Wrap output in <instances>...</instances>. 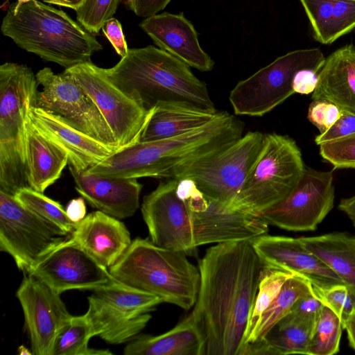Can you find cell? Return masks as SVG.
<instances>
[{
  "mask_svg": "<svg viewBox=\"0 0 355 355\" xmlns=\"http://www.w3.org/2000/svg\"><path fill=\"white\" fill-rule=\"evenodd\" d=\"M171 0H125V5L136 15L149 17L164 10Z\"/></svg>",
  "mask_w": 355,
  "mask_h": 355,
  "instance_id": "obj_42",
  "label": "cell"
},
{
  "mask_svg": "<svg viewBox=\"0 0 355 355\" xmlns=\"http://www.w3.org/2000/svg\"><path fill=\"white\" fill-rule=\"evenodd\" d=\"M300 239L304 246L329 267L355 295V235L331 232Z\"/></svg>",
  "mask_w": 355,
  "mask_h": 355,
  "instance_id": "obj_27",
  "label": "cell"
},
{
  "mask_svg": "<svg viewBox=\"0 0 355 355\" xmlns=\"http://www.w3.org/2000/svg\"><path fill=\"white\" fill-rule=\"evenodd\" d=\"M315 39L330 44L355 28V0H300Z\"/></svg>",
  "mask_w": 355,
  "mask_h": 355,
  "instance_id": "obj_26",
  "label": "cell"
},
{
  "mask_svg": "<svg viewBox=\"0 0 355 355\" xmlns=\"http://www.w3.org/2000/svg\"><path fill=\"white\" fill-rule=\"evenodd\" d=\"M1 30L21 49L70 68L91 62V56L103 49L94 35L63 10L37 1L12 3Z\"/></svg>",
  "mask_w": 355,
  "mask_h": 355,
  "instance_id": "obj_4",
  "label": "cell"
},
{
  "mask_svg": "<svg viewBox=\"0 0 355 355\" xmlns=\"http://www.w3.org/2000/svg\"><path fill=\"white\" fill-rule=\"evenodd\" d=\"M293 275L283 270L265 268L249 317L245 340L263 313L277 297L284 283Z\"/></svg>",
  "mask_w": 355,
  "mask_h": 355,
  "instance_id": "obj_34",
  "label": "cell"
},
{
  "mask_svg": "<svg viewBox=\"0 0 355 355\" xmlns=\"http://www.w3.org/2000/svg\"><path fill=\"white\" fill-rule=\"evenodd\" d=\"M69 236L24 207L15 195L0 191V250L24 273Z\"/></svg>",
  "mask_w": 355,
  "mask_h": 355,
  "instance_id": "obj_11",
  "label": "cell"
},
{
  "mask_svg": "<svg viewBox=\"0 0 355 355\" xmlns=\"http://www.w3.org/2000/svg\"><path fill=\"white\" fill-rule=\"evenodd\" d=\"M325 58L318 48L290 51L276 58L232 89L229 100L236 115L262 116L295 92L292 83L302 69L320 71Z\"/></svg>",
  "mask_w": 355,
  "mask_h": 355,
  "instance_id": "obj_9",
  "label": "cell"
},
{
  "mask_svg": "<svg viewBox=\"0 0 355 355\" xmlns=\"http://www.w3.org/2000/svg\"><path fill=\"white\" fill-rule=\"evenodd\" d=\"M251 241L268 269L297 275L318 288L344 284L329 267L304 246L300 238L263 234Z\"/></svg>",
  "mask_w": 355,
  "mask_h": 355,
  "instance_id": "obj_18",
  "label": "cell"
},
{
  "mask_svg": "<svg viewBox=\"0 0 355 355\" xmlns=\"http://www.w3.org/2000/svg\"><path fill=\"white\" fill-rule=\"evenodd\" d=\"M38 90L35 106L58 114L82 132L118 150L112 132L94 101L66 71L55 74L49 67L35 74Z\"/></svg>",
  "mask_w": 355,
  "mask_h": 355,
  "instance_id": "obj_12",
  "label": "cell"
},
{
  "mask_svg": "<svg viewBox=\"0 0 355 355\" xmlns=\"http://www.w3.org/2000/svg\"><path fill=\"white\" fill-rule=\"evenodd\" d=\"M18 351H19V354H21V355H25V354L31 355V354H33L32 352H30L27 348H26L23 345H21L18 348Z\"/></svg>",
  "mask_w": 355,
  "mask_h": 355,
  "instance_id": "obj_48",
  "label": "cell"
},
{
  "mask_svg": "<svg viewBox=\"0 0 355 355\" xmlns=\"http://www.w3.org/2000/svg\"><path fill=\"white\" fill-rule=\"evenodd\" d=\"M59 294L89 290L111 280L109 269L99 263L69 236L47 253L28 272Z\"/></svg>",
  "mask_w": 355,
  "mask_h": 355,
  "instance_id": "obj_17",
  "label": "cell"
},
{
  "mask_svg": "<svg viewBox=\"0 0 355 355\" xmlns=\"http://www.w3.org/2000/svg\"><path fill=\"white\" fill-rule=\"evenodd\" d=\"M70 237L108 269L132 243L125 224L99 210L91 212L78 223Z\"/></svg>",
  "mask_w": 355,
  "mask_h": 355,
  "instance_id": "obj_22",
  "label": "cell"
},
{
  "mask_svg": "<svg viewBox=\"0 0 355 355\" xmlns=\"http://www.w3.org/2000/svg\"><path fill=\"white\" fill-rule=\"evenodd\" d=\"M318 72L313 69H302L296 72L292 83L294 92L301 94L313 93L318 84Z\"/></svg>",
  "mask_w": 355,
  "mask_h": 355,
  "instance_id": "obj_43",
  "label": "cell"
},
{
  "mask_svg": "<svg viewBox=\"0 0 355 355\" xmlns=\"http://www.w3.org/2000/svg\"><path fill=\"white\" fill-rule=\"evenodd\" d=\"M338 207L347 215L355 228V195L341 199Z\"/></svg>",
  "mask_w": 355,
  "mask_h": 355,
  "instance_id": "obj_45",
  "label": "cell"
},
{
  "mask_svg": "<svg viewBox=\"0 0 355 355\" xmlns=\"http://www.w3.org/2000/svg\"><path fill=\"white\" fill-rule=\"evenodd\" d=\"M263 138L261 132H248L225 149L183 168L174 179L192 180L205 196L226 209L242 187Z\"/></svg>",
  "mask_w": 355,
  "mask_h": 355,
  "instance_id": "obj_10",
  "label": "cell"
},
{
  "mask_svg": "<svg viewBox=\"0 0 355 355\" xmlns=\"http://www.w3.org/2000/svg\"><path fill=\"white\" fill-rule=\"evenodd\" d=\"M355 134V113L341 110L340 116L326 132L315 138L317 145Z\"/></svg>",
  "mask_w": 355,
  "mask_h": 355,
  "instance_id": "obj_39",
  "label": "cell"
},
{
  "mask_svg": "<svg viewBox=\"0 0 355 355\" xmlns=\"http://www.w3.org/2000/svg\"><path fill=\"white\" fill-rule=\"evenodd\" d=\"M343 325L339 317L324 305L310 339L307 355H333L339 352Z\"/></svg>",
  "mask_w": 355,
  "mask_h": 355,
  "instance_id": "obj_33",
  "label": "cell"
},
{
  "mask_svg": "<svg viewBox=\"0 0 355 355\" xmlns=\"http://www.w3.org/2000/svg\"><path fill=\"white\" fill-rule=\"evenodd\" d=\"M39 86L25 64L0 66V191L15 195L28 187L26 175V123L35 106Z\"/></svg>",
  "mask_w": 355,
  "mask_h": 355,
  "instance_id": "obj_6",
  "label": "cell"
},
{
  "mask_svg": "<svg viewBox=\"0 0 355 355\" xmlns=\"http://www.w3.org/2000/svg\"><path fill=\"white\" fill-rule=\"evenodd\" d=\"M30 1H31V0H17V5H21L22 3H27V2Z\"/></svg>",
  "mask_w": 355,
  "mask_h": 355,
  "instance_id": "obj_49",
  "label": "cell"
},
{
  "mask_svg": "<svg viewBox=\"0 0 355 355\" xmlns=\"http://www.w3.org/2000/svg\"><path fill=\"white\" fill-rule=\"evenodd\" d=\"M140 28L159 49L200 71H209L214 65L201 48L198 33L183 13L163 12L146 17Z\"/></svg>",
  "mask_w": 355,
  "mask_h": 355,
  "instance_id": "obj_20",
  "label": "cell"
},
{
  "mask_svg": "<svg viewBox=\"0 0 355 355\" xmlns=\"http://www.w3.org/2000/svg\"><path fill=\"white\" fill-rule=\"evenodd\" d=\"M311 98L355 113V45L344 46L325 58Z\"/></svg>",
  "mask_w": 355,
  "mask_h": 355,
  "instance_id": "obj_23",
  "label": "cell"
},
{
  "mask_svg": "<svg viewBox=\"0 0 355 355\" xmlns=\"http://www.w3.org/2000/svg\"><path fill=\"white\" fill-rule=\"evenodd\" d=\"M16 296L34 355H53L57 338L70 321L60 294L34 275L24 272Z\"/></svg>",
  "mask_w": 355,
  "mask_h": 355,
  "instance_id": "obj_16",
  "label": "cell"
},
{
  "mask_svg": "<svg viewBox=\"0 0 355 355\" xmlns=\"http://www.w3.org/2000/svg\"><path fill=\"white\" fill-rule=\"evenodd\" d=\"M320 155L336 168H355V134L320 145Z\"/></svg>",
  "mask_w": 355,
  "mask_h": 355,
  "instance_id": "obj_37",
  "label": "cell"
},
{
  "mask_svg": "<svg viewBox=\"0 0 355 355\" xmlns=\"http://www.w3.org/2000/svg\"><path fill=\"white\" fill-rule=\"evenodd\" d=\"M178 180L161 182L143 199L141 211L155 245L187 255L196 252L193 219L187 202L176 194Z\"/></svg>",
  "mask_w": 355,
  "mask_h": 355,
  "instance_id": "obj_15",
  "label": "cell"
},
{
  "mask_svg": "<svg viewBox=\"0 0 355 355\" xmlns=\"http://www.w3.org/2000/svg\"><path fill=\"white\" fill-rule=\"evenodd\" d=\"M314 327L289 312L271 329L264 339L247 343L243 355H307Z\"/></svg>",
  "mask_w": 355,
  "mask_h": 355,
  "instance_id": "obj_28",
  "label": "cell"
},
{
  "mask_svg": "<svg viewBox=\"0 0 355 355\" xmlns=\"http://www.w3.org/2000/svg\"><path fill=\"white\" fill-rule=\"evenodd\" d=\"M313 290L323 304L339 317L345 329L347 321L355 312V295L345 284L327 288L313 286Z\"/></svg>",
  "mask_w": 355,
  "mask_h": 355,
  "instance_id": "obj_36",
  "label": "cell"
},
{
  "mask_svg": "<svg viewBox=\"0 0 355 355\" xmlns=\"http://www.w3.org/2000/svg\"><path fill=\"white\" fill-rule=\"evenodd\" d=\"M46 3L57 5L59 6L72 8L78 10L85 3L86 0H42Z\"/></svg>",
  "mask_w": 355,
  "mask_h": 355,
  "instance_id": "obj_46",
  "label": "cell"
},
{
  "mask_svg": "<svg viewBox=\"0 0 355 355\" xmlns=\"http://www.w3.org/2000/svg\"><path fill=\"white\" fill-rule=\"evenodd\" d=\"M200 285L191 311L205 355H243L249 317L265 265L251 240L217 243L198 262Z\"/></svg>",
  "mask_w": 355,
  "mask_h": 355,
  "instance_id": "obj_1",
  "label": "cell"
},
{
  "mask_svg": "<svg viewBox=\"0 0 355 355\" xmlns=\"http://www.w3.org/2000/svg\"><path fill=\"white\" fill-rule=\"evenodd\" d=\"M68 167L76 191L92 207L118 219L131 217L138 209L142 184L137 178H103Z\"/></svg>",
  "mask_w": 355,
  "mask_h": 355,
  "instance_id": "obj_21",
  "label": "cell"
},
{
  "mask_svg": "<svg viewBox=\"0 0 355 355\" xmlns=\"http://www.w3.org/2000/svg\"><path fill=\"white\" fill-rule=\"evenodd\" d=\"M93 334L85 314L72 315L55 343L53 355H111L109 349H96L89 347Z\"/></svg>",
  "mask_w": 355,
  "mask_h": 355,
  "instance_id": "obj_31",
  "label": "cell"
},
{
  "mask_svg": "<svg viewBox=\"0 0 355 355\" xmlns=\"http://www.w3.org/2000/svg\"><path fill=\"white\" fill-rule=\"evenodd\" d=\"M124 355H205V338L191 312L171 330L139 334L128 343Z\"/></svg>",
  "mask_w": 355,
  "mask_h": 355,
  "instance_id": "obj_24",
  "label": "cell"
},
{
  "mask_svg": "<svg viewBox=\"0 0 355 355\" xmlns=\"http://www.w3.org/2000/svg\"><path fill=\"white\" fill-rule=\"evenodd\" d=\"M68 218L73 223H78L86 216V205L83 197L71 200L66 208Z\"/></svg>",
  "mask_w": 355,
  "mask_h": 355,
  "instance_id": "obj_44",
  "label": "cell"
},
{
  "mask_svg": "<svg viewBox=\"0 0 355 355\" xmlns=\"http://www.w3.org/2000/svg\"><path fill=\"white\" fill-rule=\"evenodd\" d=\"M349 346L355 351V312L350 317L345 328Z\"/></svg>",
  "mask_w": 355,
  "mask_h": 355,
  "instance_id": "obj_47",
  "label": "cell"
},
{
  "mask_svg": "<svg viewBox=\"0 0 355 355\" xmlns=\"http://www.w3.org/2000/svg\"><path fill=\"white\" fill-rule=\"evenodd\" d=\"M15 197L20 204L36 216L70 236L75 230L78 223L68 218L63 206L43 193L26 187L19 189Z\"/></svg>",
  "mask_w": 355,
  "mask_h": 355,
  "instance_id": "obj_32",
  "label": "cell"
},
{
  "mask_svg": "<svg viewBox=\"0 0 355 355\" xmlns=\"http://www.w3.org/2000/svg\"><path fill=\"white\" fill-rule=\"evenodd\" d=\"M324 305L313 292L298 299L293 305L290 313L299 320L315 326Z\"/></svg>",
  "mask_w": 355,
  "mask_h": 355,
  "instance_id": "obj_40",
  "label": "cell"
},
{
  "mask_svg": "<svg viewBox=\"0 0 355 355\" xmlns=\"http://www.w3.org/2000/svg\"><path fill=\"white\" fill-rule=\"evenodd\" d=\"M28 117L40 133L66 153L68 164L78 170H87L116 150L44 109L33 106Z\"/></svg>",
  "mask_w": 355,
  "mask_h": 355,
  "instance_id": "obj_19",
  "label": "cell"
},
{
  "mask_svg": "<svg viewBox=\"0 0 355 355\" xmlns=\"http://www.w3.org/2000/svg\"><path fill=\"white\" fill-rule=\"evenodd\" d=\"M305 168L301 150L293 139L265 134L254 164L226 209L259 216L291 194Z\"/></svg>",
  "mask_w": 355,
  "mask_h": 355,
  "instance_id": "obj_7",
  "label": "cell"
},
{
  "mask_svg": "<svg viewBox=\"0 0 355 355\" xmlns=\"http://www.w3.org/2000/svg\"><path fill=\"white\" fill-rule=\"evenodd\" d=\"M334 198L333 172L305 168L291 194L259 217L283 230L313 231L333 209Z\"/></svg>",
  "mask_w": 355,
  "mask_h": 355,
  "instance_id": "obj_14",
  "label": "cell"
},
{
  "mask_svg": "<svg viewBox=\"0 0 355 355\" xmlns=\"http://www.w3.org/2000/svg\"><path fill=\"white\" fill-rule=\"evenodd\" d=\"M26 163L28 187L43 193L61 177L69 163L66 153L40 133L29 117L26 123Z\"/></svg>",
  "mask_w": 355,
  "mask_h": 355,
  "instance_id": "obj_25",
  "label": "cell"
},
{
  "mask_svg": "<svg viewBox=\"0 0 355 355\" xmlns=\"http://www.w3.org/2000/svg\"><path fill=\"white\" fill-rule=\"evenodd\" d=\"M243 129L241 120L218 112L208 123L178 136L119 148L86 171L108 178L174 179L183 168L237 141Z\"/></svg>",
  "mask_w": 355,
  "mask_h": 355,
  "instance_id": "obj_2",
  "label": "cell"
},
{
  "mask_svg": "<svg viewBox=\"0 0 355 355\" xmlns=\"http://www.w3.org/2000/svg\"><path fill=\"white\" fill-rule=\"evenodd\" d=\"M103 32L108 39L116 53L124 57L129 50L120 22L116 18L108 19L102 27Z\"/></svg>",
  "mask_w": 355,
  "mask_h": 355,
  "instance_id": "obj_41",
  "label": "cell"
},
{
  "mask_svg": "<svg viewBox=\"0 0 355 355\" xmlns=\"http://www.w3.org/2000/svg\"><path fill=\"white\" fill-rule=\"evenodd\" d=\"M114 279L184 310L194 306L200 285L199 268L182 252L137 237L109 268Z\"/></svg>",
  "mask_w": 355,
  "mask_h": 355,
  "instance_id": "obj_5",
  "label": "cell"
},
{
  "mask_svg": "<svg viewBox=\"0 0 355 355\" xmlns=\"http://www.w3.org/2000/svg\"><path fill=\"white\" fill-rule=\"evenodd\" d=\"M313 293V286L309 280L293 275L284 283L277 297L257 320L245 340V347L247 343L264 339L271 329L289 313L298 299Z\"/></svg>",
  "mask_w": 355,
  "mask_h": 355,
  "instance_id": "obj_30",
  "label": "cell"
},
{
  "mask_svg": "<svg viewBox=\"0 0 355 355\" xmlns=\"http://www.w3.org/2000/svg\"><path fill=\"white\" fill-rule=\"evenodd\" d=\"M215 114L175 105H159L153 109L139 141H150L178 136L200 128L213 120Z\"/></svg>",
  "mask_w": 355,
  "mask_h": 355,
  "instance_id": "obj_29",
  "label": "cell"
},
{
  "mask_svg": "<svg viewBox=\"0 0 355 355\" xmlns=\"http://www.w3.org/2000/svg\"><path fill=\"white\" fill-rule=\"evenodd\" d=\"M121 0H86L76 10L80 25L94 35L99 33L104 24L112 18Z\"/></svg>",
  "mask_w": 355,
  "mask_h": 355,
  "instance_id": "obj_35",
  "label": "cell"
},
{
  "mask_svg": "<svg viewBox=\"0 0 355 355\" xmlns=\"http://www.w3.org/2000/svg\"><path fill=\"white\" fill-rule=\"evenodd\" d=\"M341 109L325 100H314L310 104L307 118L320 133L326 132L340 116Z\"/></svg>",
  "mask_w": 355,
  "mask_h": 355,
  "instance_id": "obj_38",
  "label": "cell"
},
{
  "mask_svg": "<svg viewBox=\"0 0 355 355\" xmlns=\"http://www.w3.org/2000/svg\"><path fill=\"white\" fill-rule=\"evenodd\" d=\"M64 71L72 76L98 107L119 149L139 141L153 110L148 112L128 97L92 62L76 64Z\"/></svg>",
  "mask_w": 355,
  "mask_h": 355,
  "instance_id": "obj_13",
  "label": "cell"
},
{
  "mask_svg": "<svg viewBox=\"0 0 355 355\" xmlns=\"http://www.w3.org/2000/svg\"><path fill=\"white\" fill-rule=\"evenodd\" d=\"M99 69L148 112L159 105L218 112L206 84L194 76L189 66L153 45L130 49L114 67Z\"/></svg>",
  "mask_w": 355,
  "mask_h": 355,
  "instance_id": "obj_3",
  "label": "cell"
},
{
  "mask_svg": "<svg viewBox=\"0 0 355 355\" xmlns=\"http://www.w3.org/2000/svg\"><path fill=\"white\" fill-rule=\"evenodd\" d=\"M85 313L94 336L110 344L129 343L145 328L150 312L163 302L154 295L112 279L92 291Z\"/></svg>",
  "mask_w": 355,
  "mask_h": 355,
  "instance_id": "obj_8",
  "label": "cell"
}]
</instances>
